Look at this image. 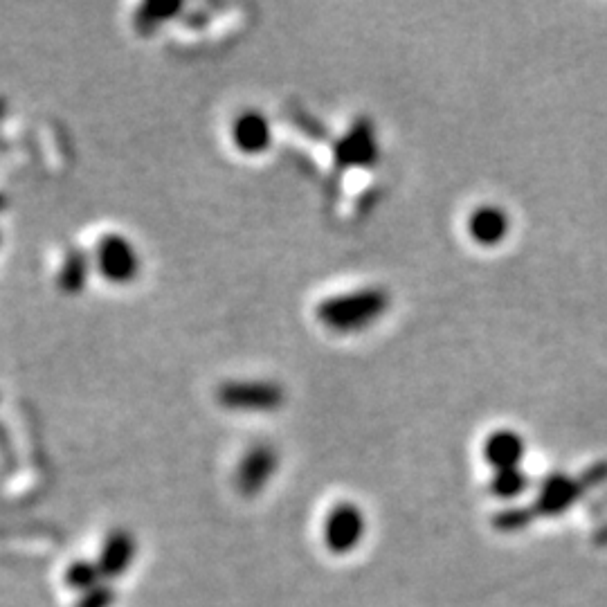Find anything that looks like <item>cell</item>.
<instances>
[{
  "label": "cell",
  "instance_id": "7a4b0ae2",
  "mask_svg": "<svg viewBox=\"0 0 607 607\" xmlns=\"http://www.w3.org/2000/svg\"><path fill=\"white\" fill-rule=\"evenodd\" d=\"M93 268L108 284L126 286L138 279L142 259L131 239H126L124 234L111 232L97 241L93 252Z\"/></svg>",
  "mask_w": 607,
  "mask_h": 607
},
{
  "label": "cell",
  "instance_id": "30bf717a",
  "mask_svg": "<svg viewBox=\"0 0 607 607\" xmlns=\"http://www.w3.org/2000/svg\"><path fill=\"white\" fill-rule=\"evenodd\" d=\"M180 12V5H171V3H147L140 7L138 12V25L142 30H156L165 21H169L171 16Z\"/></svg>",
  "mask_w": 607,
  "mask_h": 607
},
{
  "label": "cell",
  "instance_id": "9c48e42d",
  "mask_svg": "<svg viewBox=\"0 0 607 607\" xmlns=\"http://www.w3.org/2000/svg\"><path fill=\"white\" fill-rule=\"evenodd\" d=\"M90 268H93V259L84 252L72 250L70 255L63 261V266L59 270V288L68 295H77L84 291V286L88 282Z\"/></svg>",
  "mask_w": 607,
  "mask_h": 607
},
{
  "label": "cell",
  "instance_id": "52a82bcc",
  "mask_svg": "<svg viewBox=\"0 0 607 607\" xmlns=\"http://www.w3.org/2000/svg\"><path fill=\"white\" fill-rule=\"evenodd\" d=\"M335 156L344 167H369L378 158V140L371 124L351 126L349 133L335 144Z\"/></svg>",
  "mask_w": 607,
  "mask_h": 607
},
{
  "label": "cell",
  "instance_id": "277c9868",
  "mask_svg": "<svg viewBox=\"0 0 607 607\" xmlns=\"http://www.w3.org/2000/svg\"><path fill=\"white\" fill-rule=\"evenodd\" d=\"M232 142L234 149L243 156H264V153L273 147V122L268 120L266 113L248 108V111L239 113L232 122Z\"/></svg>",
  "mask_w": 607,
  "mask_h": 607
},
{
  "label": "cell",
  "instance_id": "8992f818",
  "mask_svg": "<svg viewBox=\"0 0 607 607\" xmlns=\"http://www.w3.org/2000/svg\"><path fill=\"white\" fill-rule=\"evenodd\" d=\"M524 455H527V443L515 430H495L484 441V459L495 473L520 468Z\"/></svg>",
  "mask_w": 607,
  "mask_h": 607
},
{
  "label": "cell",
  "instance_id": "3957f363",
  "mask_svg": "<svg viewBox=\"0 0 607 607\" xmlns=\"http://www.w3.org/2000/svg\"><path fill=\"white\" fill-rule=\"evenodd\" d=\"M223 407L237 412H273L284 405V387L270 380H232L216 392Z\"/></svg>",
  "mask_w": 607,
  "mask_h": 607
},
{
  "label": "cell",
  "instance_id": "6da1fadb",
  "mask_svg": "<svg viewBox=\"0 0 607 607\" xmlns=\"http://www.w3.org/2000/svg\"><path fill=\"white\" fill-rule=\"evenodd\" d=\"M389 308L385 288L369 286L358 291L331 295L317 304L315 315L324 329L335 333H360L374 326Z\"/></svg>",
  "mask_w": 607,
  "mask_h": 607
},
{
  "label": "cell",
  "instance_id": "5b68a950",
  "mask_svg": "<svg viewBox=\"0 0 607 607\" xmlns=\"http://www.w3.org/2000/svg\"><path fill=\"white\" fill-rule=\"evenodd\" d=\"M468 237L479 248H497L509 239L511 216L502 205L484 203L470 212L466 221Z\"/></svg>",
  "mask_w": 607,
  "mask_h": 607
},
{
  "label": "cell",
  "instance_id": "8fae6325",
  "mask_svg": "<svg viewBox=\"0 0 607 607\" xmlns=\"http://www.w3.org/2000/svg\"><path fill=\"white\" fill-rule=\"evenodd\" d=\"M527 488V477L520 468L513 470H500L493 477V491L500 497H515Z\"/></svg>",
  "mask_w": 607,
  "mask_h": 607
},
{
  "label": "cell",
  "instance_id": "ba28073f",
  "mask_svg": "<svg viewBox=\"0 0 607 607\" xmlns=\"http://www.w3.org/2000/svg\"><path fill=\"white\" fill-rule=\"evenodd\" d=\"M362 533V515L353 504H342L326 518V542L333 549H349Z\"/></svg>",
  "mask_w": 607,
  "mask_h": 607
}]
</instances>
